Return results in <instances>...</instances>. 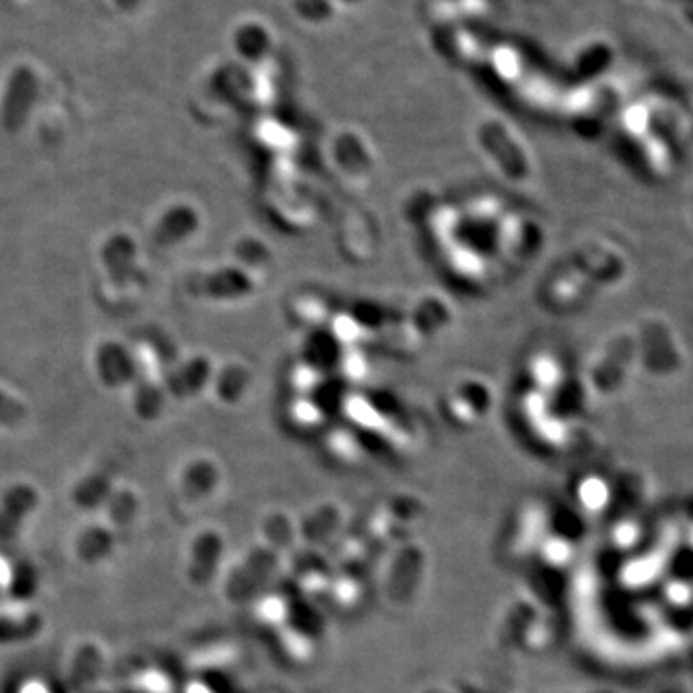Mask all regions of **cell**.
<instances>
[{"mask_svg":"<svg viewBox=\"0 0 693 693\" xmlns=\"http://www.w3.org/2000/svg\"><path fill=\"white\" fill-rule=\"evenodd\" d=\"M39 97V79L34 69L17 66L10 74L7 93L0 106V124L9 133H16L26 126L34 104Z\"/></svg>","mask_w":693,"mask_h":693,"instance_id":"obj_1","label":"cell"},{"mask_svg":"<svg viewBox=\"0 0 693 693\" xmlns=\"http://www.w3.org/2000/svg\"><path fill=\"white\" fill-rule=\"evenodd\" d=\"M136 243L124 233H116L106 240L103 247L104 268L116 287H128L136 280Z\"/></svg>","mask_w":693,"mask_h":693,"instance_id":"obj_2","label":"cell"},{"mask_svg":"<svg viewBox=\"0 0 693 693\" xmlns=\"http://www.w3.org/2000/svg\"><path fill=\"white\" fill-rule=\"evenodd\" d=\"M97 372L104 385L121 387L136 377V362L124 345L106 342L97 351Z\"/></svg>","mask_w":693,"mask_h":693,"instance_id":"obj_3","label":"cell"},{"mask_svg":"<svg viewBox=\"0 0 693 693\" xmlns=\"http://www.w3.org/2000/svg\"><path fill=\"white\" fill-rule=\"evenodd\" d=\"M238 51L245 59H260L265 56L268 47H270V37L266 34V29L258 24H245L238 29V34L233 37Z\"/></svg>","mask_w":693,"mask_h":693,"instance_id":"obj_4","label":"cell"},{"mask_svg":"<svg viewBox=\"0 0 693 693\" xmlns=\"http://www.w3.org/2000/svg\"><path fill=\"white\" fill-rule=\"evenodd\" d=\"M293 10L310 24H324L334 16L332 0H293Z\"/></svg>","mask_w":693,"mask_h":693,"instance_id":"obj_5","label":"cell"},{"mask_svg":"<svg viewBox=\"0 0 693 693\" xmlns=\"http://www.w3.org/2000/svg\"><path fill=\"white\" fill-rule=\"evenodd\" d=\"M158 407H161V394H158V389L154 387L153 384H141L138 389H136V411L141 414V416H145V419H151L158 411Z\"/></svg>","mask_w":693,"mask_h":693,"instance_id":"obj_6","label":"cell"},{"mask_svg":"<svg viewBox=\"0 0 693 693\" xmlns=\"http://www.w3.org/2000/svg\"><path fill=\"white\" fill-rule=\"evenodd\" d=\"M26 419V407L22 402L0 392V426H17Z\"/></svg>","mask_w":693,"mask_h":693,"instance_id":"obj_7","label":"cell"},{"mask_svg":"<svg viewBox=\"0 0 693 693\" xmlns=\"http://www.w3.org/2000/svg\"><path fill=\"white\" fill-rule=\"evenodd\" d=\"M185 230H188V216L183 215V213H174V215H168L164 218L161 228L156 231V235H158L161 241H171L180 238Z\"/></svg>","mask_w":693,"mask_h":693,"instance_id":"obj_8","label":"cell"},{"mask_svg":"<svg viewBox=\"0 0 693 693\" xmlns=\"http://www.w3.org/2000/svg\"><path fill=\"white\" fill-rule=\"evenodd\" d=\"M20 693H49V690L43 684H39V682H29V684L22 688Z\"/></svg>","mask_w":693,"mask_h":693,"instance_id":"obj_9","label":"cell"},{"mask_svg":"<svg viewBox=\"0 0 693 693\" xmlns=\"http://www.w3.org/2000/svg\"><path fill=\"white\" fill-rule=\"evenodd\" d=\"M114 2L126 12H131V10L138 9L139 4H141V0H114Z\"/></svg>","mask_w":693,"mask_h":693,"instance_id":"obj_10","label":"cell"},{"mask_svg":"<svg viewBox=\"0 0 693 693\" xmlns=\"http://www.w3.org/2000/svg\"><path fill=\"white\" fill-rule=\"evenodd\" d=\"M9 582H10L9 566H7V563H4L2 559H0V586L4 588V586H7V583Z\"/></svg>","mask_w":693,"mask_h":693,"instance_id":"obj_11","label":"cell"},{"mask_svg":"<svg viewBox=\"0 0 693 693\" xmlns=\"http://www.w3.org/2000/svg\"><path fill=\"white\" fill-rule=\"evenodd\" d=\"M343 2H347V4H357L360 0H343Z\"/></svg>","mask_w":693,"mask_h":693,"instance_id":"obj_12","label":"cell"}]
</instances>
